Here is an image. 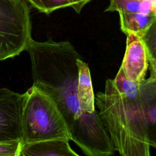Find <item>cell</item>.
<instances>
[{
  "instance_id": "cell-12",
  "label": "cell",
  "mask_w": 156,
  "mask_h": 156,
  "mask_svg": "<svg viewBox=\"0 0 156 156\" xmlns=\"http://www.w3.org/2000/svg\"><path fill=\"white\" fill-rule=\"evenodd\" d=\"M28 3L38 12L49 15L52 12L67 7H72L79 13L85 5L91 0H26Z\"/></svg>"
},
{
  "instance_id": "cell-9",
  "label": "cell",
  "mask_w": 156,
  "mask_h": 156,
  "mask_svg": "<svg viewBox=\"0 0 156 156\" xmlns=\"http://www.w3.org/2000/svg\"><path fill=\"white\" fill-rule=\"evenodd\" d=\"M76 63L78 68L77 93L80 108L85 113H92L96 110L90 68L81 57L77 59Z\"/></svg>"
},
{
  "instance_id": "cell-6",
  "label": "cell",
  "mask_w": 156,
  "mask_h": 156,
  "mask_svg": "<svg viewBox=\"0 0 156 156\" xmlns=\"http://www.w3.org/2000/svg\"><path fill=\"white\" fill-rule=\"evenodd\" d=\"M120 68L126 79L138 85L145 79L149 59L145 46L138 35H127L126 52Z\"/></svg>"
},
{
  "instance_id": "cell-8",
  "label": "cell",
  "mask_w": 156,
  "mask_h": 156,
  "mask_svg": "<svg viewBox=\"0 0 156 156\" xmlns=\"http://www.w3.org/2000/svg\"><path fill=\"white\" fill-rule=\"evenodd\" d=\"M21 156H80L69 144V140L55 139L26 144L21 149Z\"/></svg>"
},
{
  "instance_id": "cell-5",
  "label": "cell",
  "mask_w": 156,
  "mask_h": 156,
  "mask_svg": "<svg viewBox=\"0 0 156 156\" xmlns=\"http://www.w3.org/2000/svg\"><path fill=\"white\" fill-rule=\"evenodd\" d=\"M24 93L0 88V143L21 140V115Z\"/></svg>"
},
{
  "instance_id": "cell-2",
  "label": "cell",
  "mask_w": 156,
  "mask_h": 156,
  "mask_svg": "<svg viewBox=\"0 0 156 156\" xmlns=\"http://www.w3.org/2000/svg\"><path fill=\"white\" fill-rule=\"evenodd\" d=\"M139 85L128 80L119 68L95 96L98 116L114 151L121 156H151Z\"/></svg>"
},
{
  "instance_id": "cell-7",
  "label": "cell",
  "mask_w": 156,
  "mask_h": 156,
  "mask_svg": "<svg viewBox=\"0 0 156 156\" xmlns=\"http://www.w3.org/2000/svg\"><path fill=\"white\" fill-rule=\"evenodd\" d=\"M138 87L149 144L156 149V78L145 79Z\"/></svg>"
},
{
  "instance_id": "cell-1",
  "label": "cell",
  "mask_w": 156,
  "mask_h": 156,
  "mask_svg": "<svg viewBox=\"0 0 156 156\" xmlns=\"http://www.w3.org/2000/svg\"><path fill=\"white\" fill-rule=\"evenodd\" d=\"M26 51L32 65L33 85L46 94L61 113L71 140L87 156H112L114 149L98 116L83 112L77 93L80 55L67 41H30Z\"/></svg>"
},
{
  "instance_id": "cell-13",
  "label": "cell",
  "mask_w": 156,
  "mask_h": 156,
  "mask_svg": "<svg viewBox=\"0 0 156 156\" xmlns=\"http://www.w3.org/2000/svg\"><path fill=\"white\" fill-rule=\"evenodd\" d=\"M147 52L149 61L156 59V18L140 37Z\"/></svg>"
},
{
  "instance_id": "cell-4",
  "label": "cell",
  "mask_w": 156,
  "mask_h": 156,
  "mask_svg": "<svg viewBox=\"0 0 156 156\" xmlns=\"http://www.w3.org/2000/svg\"><path fill=\"white\" fill-rule=\"evenodd\" d=\"M30 7L26 0H0V61L26 51L32 38Z\"/></svg>"
},
{
  "instance_id": "cell-14",
  "label": "cell",
  "mask_w": 156,
  "mask_h": 156,
  "mask_svg": "<svg viewBox=\"0 0 156 156\" xmlns=\"http://www.w3.org/2000/svg\"><path fill=\"white\" fill-rule=\"evenodd\" d=\"M21 147L20 141L0 143V156H21Z\"/></svg>"
},
{
  "instance_id": "cell-3",
  "label": "cell",
  "mask_w": 156,
  "mask_h": 156,
  "mask_svg": "<svg viewBox=\"0 0 156 156\" xmlns=\"http://www.w3.org/2000/svg\"><path fill=\"white\" fill-rule=\"evenodd\" d=\"M55 139L71 140L66 123L51 99L32 85L24 93L21 115L22 146Z\"/></svg>"
},
{
  "instance_id": "cell-10",
  "label": "cell",
  "mask_w": 156,
  "mask_h": 156,
  "mask_svg": "<svg viewBox=\"0 0 156 156\" xmlns=\"http://www.w3.org/2000/svg\"><path fill=\"white\" fill-rule=\"evenodd\" d=\"M121 29L126 35L135 34L141 37L156 18L152 13H119Z\"/></svg>"
},
{
  "instance_id": "cell-11",
  "label": "cell",
  "mask_w": 156,
  "mask_h": 156,
  "mask_svg": "<svg viewBox=\"0 0 156 156\" xmlns=\"http://www.w3.org/2000/svg\"><path fill=\"white\" fill-rule=\"evenodd\" d=\"M105 12L116 11L119 13H153L154 0H109Z\"/></svg>"
},
{
  "instance_id": "cell-15",
  "label": "cell",
  "mask_w": 156,
  "mask_h": 156,
  "mask_svg": "<svg viewBox=\"0 0 156 156\" xmlns=\"http://www.w3.org/2000/svg\"><path fill=\"white\" fill-rule=\"evenodd\" d=\"M149 69L150 71V77L156 78V59L149 61Z\"/></svg>"
}]
</instances>
